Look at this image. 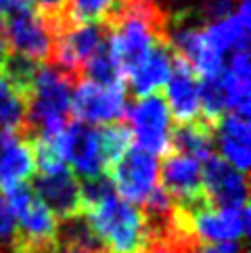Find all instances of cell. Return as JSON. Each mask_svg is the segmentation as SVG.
Instances as JSON below:
<instances>
[{
  "label": "cell",
  "instance_id": "4fadbf2b",
  "mask_svg": "<svg viewBox=\"0 0 251 253\" xmlns=\"http://www.w3.org/2000/svg\"><path fill=\"white\" fill-rule=\"evenodd\" d=\"M36 174L32 140L19 130L0 132V195L17 184L30 182Z\"/></svg>",
  "mask_w": 251,
  "mask_h": 253
},
{
  "label": "cell",
  "instance_id": "ffe728a7",
  "mask_svg": "<svg viewBox=\"0 0 251 253\" xmlns=\"http://www.w3.org/2000/svg\"><path fill=\"white\" fill-rule=\"evenodd\" d=\"M17 232V218L6 203V199L0 195V251L13 253V241Z\"/></svg>",
  "mask_w": 251,
  "mask_h": 253
},
{
  "label": "cell",
  "instance_id": "9a60e30c",
  "mask_svg": "<svg viewBox=\"0 0 251 253\" xmlns=\"http://www.w3.org/2000/svg\"><path fill=\"white\" fill-rule=\"evenodd\" d=\"M218 149L222 153V159L228 161L232 168L239 171H247L251 164V128L249 122L239 115L226 113L218 122L216 132H213Z\"/></svg>",
  "mask_w": 251,
  "mask_h": 253
},
{
  "label": "cell",
  "instance_id": "7402d4cb",
  "mask_svg": "<svg viewBox=\"0 0 251 253\" xmlns=\"http://www.w3.org/2000/svg\"><path fill=\"white\" fill-rule=\"evenodd\" d=\"M195 247H197L195 243H188V241H182V239H176V237L166 234V237H159L153 245L149 247L147 253H193Z\"/></svg>",
  "mask_w": 251,
  "mask_h": 253
},
{
  "label": "cell",
  "instance_id": "5bb4252c",
  "mask_svg": "<svg viewBox=\"0 0 251 253\" xmlns=\"http://www.w3.org/2000/svg\"><path fill=\"white\" fill-rule=\"evenodd\" d=\"M172 63H174V50L169 46V40L157 42L147 52V57L138 63V67L128 76L132 94L136 98L157 94L167 82Z\"/></svg>",
  "mask_w": 251,
  "mask_h": 253
},
{
  "label": "cell",
  "instance_id": "52a82bcc",
  "mask_svg": "<svg viewBox=\"0 0 251 253\" xmlns=\"http://www.w3.org/2000/svg\"><path fill=\"white\" fill-rule=\"evenodd\" d=\"M57 30L50 21L36 11L4 21V42L17 55L28 57L36 63H50L55 50Z\"/></svg>",
  "mask_w": 251,
  "mask_h": 253
},
{
  "label": "cell",
  "instance_id": "277c9868",
  "mask_svg": "<svg viewBox=\"0 0 251 253\" xmlns=\"http://www.w3.org/2000/svg\"><path fill=\"white\" fill-rule=\"evenodd\" d=\"M184 211L191 237L197 243H235L249 232V203L243 207H216L203 203Z\"/></svg>",
  "mask_w": 251,
  "mask_h": 253
},
{
  "label": "cell",
  "instance_id": "ba28073f",
  "mask_svg": "<svg viewBox=\"0 0 251 253\" xmlns=\"http://www.w3.org/2000/svg\"><path fill=\"white\" fill-rule=\"evenodd\" d=\"M159 186L178 207L193 210L197 205L209 203L203 191L201 164L193 157L180 155V153H167L159 169Z\"/></svg>",
  "mask_w": 251,
  "mask_h": 253
},
{
  "label": "cell",
  "instance_id": "cb8c5ba5",
  "mask_svg": "<svg viewBox=\"0 0 251 253\" xmlns=\"http://www.w3.org/2000/svg\"><path fill=\"white\" fill-rule=\"evenodd\" d=\"M13 94H17V92H13V88L8 86V82L4 80V76L0 74V111H2V107L6 105V101L11 98Z\"/></svg>",
  "mask_w": 251,
  "mask_h": 253
},
{
  "label": "cell",
  "instance_id": "5b68a950",
  "mask_svg": "<svg viewBox=\"0 0 251 253\" xmlns=\"http://www.w3.org/2000/svg\"><path fill=\"white\" fill-rule=\"evenodd\" d=\"M128 128L132 132V140H136L138 147L151 155L166 157L172 153V115L159 92L142 96L130 107Z\"/></svg>",
  "mask_w": 251,
  "mask_h": 253
},
{
  "label": "cell",
  "instance_id": "8fae6325",
  "mask_svg": "<svg viewBox=\"0 0 251 253\" xmlns=\"http://www.w3.org/2000/svg\"><path fill=\"white\" fill-rule=\"evenodd\" d=\"M63 138H65L67 164L71 166L69 169L78 178L88 180L105 174V161L94 126L71 120L63 130Z\"/></svg>",
  "mask_w": 251,
  "mask_h": 253
},
{
  "label": "cell",
  "instance_id": "7a4b0ae2",
  "mask_svg": "<svg viewBox=\"0 0 251 253\" xmlns=\"http://www.w3.org/2000/svg\"><path fill=\"white\" fill-rule=\"evenodd\" d=\"M76 80L63 69L40 63L32 88L25 96V132L30 140L40 134H57L71 117V90Z\"/></svg>",
  "mask_w": 251,
  "mask_h": 253
},
{
  "label": "cell",
  "instance_id": "2e32d148",
  "mask_svg": "<svg viewBox=\"0 0 251 253\" xmlns=\"http://www.w3.org/2000/svg\"><path fill=\"white\" fill-rule=\"evenodd\" d=\"M213 128L211 124H208L199 117L195 122H186V124H172V134H169V140H172V153H180V155L193 157L197 161H205L211 155V149L216 140H213Z\"/></svg>",
  "mask_w": 251,
  "mask_h": 253
},
{
  "label": "cell",
  "instance_id": "7c38bea8",
  "mask_svg": "<svg viewBox=\"0 0 251 253\" xmlns=\"http://www.w3.org/2000/svg\"><path fill=\"white\" fill-rule=\"evenodd\" d=\"M166 105L169 115L176 124L195 122L201 117V101H199V76L193 71L184 59L174 52L172 71L166 82Z\"/></svg>",
  "mask_w": 251,
  "mask_h": 253
},
{
  "label": "cell",
  "instance_id": "d4e9b609",
  "mask_svg": "<svg viewBox=\"0 0 251 253\" xmlns=\"http://www.w3.org/2000/svg\"><path fill=\"white\" fill-rule=\"evenodd\" d=\"M8 55H11V50H8L4 38L0 36V69H2V65H4V61H6V57H8Z\"/></svg>",
  "mask_w": 251,
  "mask_h": 253
},
{
  "label": "cell",
  "instance_id": "30bf717a",
  "mask_svg": "<svg viewBox=\"0 0 251 253\" xmlns=\"http://www.w3.org/2000/svg\"><path fill=\"white\" fill-rule=\"evenodd\" d=\"M203 191L208 201L216 207L247 205V176L218 155H209L201 166Z\"/></svg>",
  "mask_w": 251,
  "mask_h": 253
},
{
  "label": "cell",
  "instance_id": "3957f363",
  "mask_svg": "<svg viewBox=\"0 0 251 253\" xmlns=\"http://www.w3.org/2000/svg\"><path fill=\"white\" fill-rule=\"evenodd\" d=\"M126 84H96L80 80L71 90V117L84 124H118L126 120L128 111Z\"/></svg>",
  "mask_w": 251,
  "mask_h": 253
},
{
  "label": "cell",
  "instance_id": "6da1fadb",
  "mask_svg": "<svg viewBox=\"0 0 251 253\" xmlns=\"http://www.w3.org/2000/svg\"><path fill=\"white\" fill-rule=\"evenodd\" d=\"M84 220L103 253H147L157 241L140 207L109 195L84 210Z\"/></svg>",
  "mask_w": 251,
  "mask_h": 253
},
{
  "label": "cell",
  "instance_id": "44dd1931",
  "mask_svg": "<svg viewBox=\"0 0 251 253\" xmlns=\"http://www.w3.org/2000/svg\"><path fill=\"white\" fill-rule=\"evenodd\" d=\"M34 8L38 11L44 19L55 25V30L59 32L65 21H63V8H65V0H30Z\"/></svg>",
  "mask_w": 251,
  "mask_h": 253
},
{
  "label": "cell",
  "instance_id": "603a6c76",
  "mask_svg": "<svg viewBox=\"0 0 251 253\" xmlns=\"http://www.w3.org/2000/svg\"><path fill=\"white\" fill-rule=\"evenodd\" d=\"M193 253H247L245 245L239 243H201Z\"/></svg>",
  "mask_w": 251,
  "mask_h": 253
},
{
  "label": "cell",
  "instance_id": "d6986e66",
  "mask_svg": "<svg viewBox=\"0 0 251 253\" xmlns=\"http://www.w3.org/2000/svg\"><path fill=\"white\" fill-rule=\"evenodd\" d=\"M96 134H98V144H101L105 174H107L124 157V153L132 147V132L124 122H118V124L98 126Z\"/></svg>",
  "mask_w": 251,
  "mask_h": 253
},
{
  "label": "cell",
  "instance_id": "e0dca14e",
  "mask_svg": "<svg viewBox=\"0 0 251 253\" xmlns=\"http://www.w3.org/2000/svg\"><path fill=\"white\" fill-rule=\"evenodd\" d=\"M120 0H65L63 21L65 25L98 23L105 25L118 11Z\"/></svg>",
  "mask_w": 251,
  "mask_h": 253
},
{
  "label": "cell",
  "instance_id": "ac0fdd59",
  "mask_svg": "<svg viewBox=\"0 0 251 253\" xmlns=\"http://www.w3.org/2000/svg\"><path fill=\"white\" fill-rule=\"evenodd\" d=\"M82 80H90V82L109 86V84H120L124 82V76L118 67V63L113 59V52L109 46V38H105L98 44V48L94 50V55L88 59V63L82 69Z\"/></svg>",
  "mask_w": 251,
  "mask_h": 253
},
{
  "label": "cell",
  "instance_id": "8992f818",
  "mask_svg": "<svg viewBox=\"0 0 251 253\" xmlns=\"http://www.w3.org/2000/svg\"><path fill=\"white\" fill-rule=\"evenodd\" d=\"M107 176L120 199H124L126 203L140 205L157 186L159 164L157 157L145 149L130 147L118 164L107 171Z\"/></svg>",
  "mask_w": 251,
  "mask_h": 253
},
{
  "label": "cell",
  "instance_id": "9c48e42d",
  "mask_svg": "<svg viewBox=\"0 0 251 253\" xmlns=\"http://www.w3.org/2000/svg\"><path fill=\"white\" fill-rule=\"evenodd\" d=\"M32 188L36 197L57 215V220H74L84 213L80 178L69 168H63L55 174H40Z\"/></svg>",
  "mask_w": 251,
  "mask_h": 253
}]
</instances>
